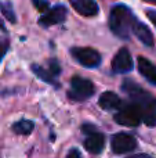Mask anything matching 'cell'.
<instances>
[{"label":"cell","instance_id":"13","mask_svg":"<svg viewBox=\"0 0 156 158\" xmlns=\"http://www.w3.org/2000/svg\"><path fill=\"white\" fill-rule=\"evenodd\" d=\"M138 71L148 82L156 85V65L152 64L148 58L140 56L138 57Z\"/></svg>","mask_w":156,"mask_h":158},{"label":"cell","instance_id":"11","mask_svg":"<svg viewBox=\"0 0 156 158\" xmlns=\"http://www.w3.org/2000/svg\"><path fill=\"white\" fill-rule=\"evenodd\" d=\"M84 147L91 154H99L105 147V136L99 132H90L84 140Z\"/></svg>","mask_w":156,"mask_h":158},{"label":"cell","instance_id":"1","mask_svg":"<svg viewBox=\"0 0 156 158\" xmlns=\"http://www.w3.org/2000/svg\"><path fill=\"white\" fill-rule=\"evenodd\" d=\"M123 90L129 94L130 100L140 108L142 121L148 126L156 125V101L148 92L142 90L140 86L131 81H124Z\"/></svg>","mask_w":156,"mask_h":158},{"label":"cell","instance_id":"9","mask_svg":"<svg viewBox=\"0 0 156 158\" xmlns=\"http://www.w3.org/2000/svg\"><path fill=\"white\" fill-rule=\"evenodd\" d=\"M134 67L133 64V58L130 56V52L126 49V47H122L116 56L113 57L112 61V71L115 74H126V72H130Z\"/></svg>","mask_w":156,"mask_h":158},{"label":"cell","instance_id":"7","mask_svg":"<svg viewBox=\"0 0 156 158\" xmlns=\"http://www.w3.org/2000/svg\"><path fill=\"white\" fill-rule=\"evenodd\" d=\"M112 150L115 154H124L137 148V139L130 133H118L112 137Z\"/></svg>","mask_w":156,"mask_h":158},{"label":"cell","instance_id":"3","mask_svg":"<svg viewBox=\"0 0 156 158\" xmlns=\"http://www.w3.org/2000/svg\"><path fill=\"white\" fill-rule=\"evenodd\" d=\"M96 92L94 83L90 79H86L82 77H73L71 81V87H69L68 96L69 98L75 101H84L90 98Z\"/></svg>","mask_w":156,"mask_h":158},{"label":"cell","instance_id":"14","mask_svg":"<svg viewBox=\"0 0 156 158\" xmlns=\"http://www.w3.org/2000/svg\"><path fill=\"white\" fill-rule=\"evenodd\" d=\"M98 104L102 110H107V111H111V110H119L123 104V101L119 98V96L113 92H105L101 94L98 100Z\"/></svg>","mask_w":156,"mask_h":158},{"label":"cell","instance_id":"10","mask_svg":"<svg viewBox=\"0 0 156 158\" xmlns=\"http://www.w3.org/2000/svg\"><path fill=\"white\" fill-rule=\"evenodd\" d=\"M69 3L80 15L84 17H94L99 11L96 0H69Z\"/></svg>","mask_w":156,"mask_h":158},{"label":"cell","instance_id":"12","mask_svg":"<svg viewBox=\"0 0 156 158\" xmlns=\"http://www.w3.org/2000/svg\"><path fill=\"white\" fill-rule=\"evenodd\" d=\"M131 32L140 39V42H142L145 46H154V35L149 31V28L146 27L145 24L137 19V17L134 18V22H133V28Z\"/></svg>","mask_w":156,"mask_h":158},{"label":"cell","instance_id":"17","mask_svg":"<svg viewBox=\"0 0 156 158\" xmlns=\"http://www.w3.org/2000/svg\"><path fill=\"white\" fill-rule=\"evenodd\" d=\"M8 49H10V40L4 36H0V64H2L4 56L7 54Z\"/></svg>","mask_w":156,"mask_h":158},{"label":"cell","instance_id":"22","mask_svg":"<svg viewBox=\"0 0 156 158\" xmlns=\"http://www.w3.org/2000/svg\"><path fill=\"white\" fill-rule=\"evenodd\" d=\"M144 2H146V3H154V4H156V0H144Z\"/></svg>","mask_w":156,"mask_h":158},{"label":"cell","instance_id":"15","mask_svg":"<svg viewBox=\"0 0 156 158\" xmlns=\"http://www.w3.org/2000/svg\"><path fill=\"white\" fill-rule=\"evenodd\" d=\"M13 132L17 135H22V136H26V135H30L35 128L32 121H28V119H21L18 122L13 123Z\"/></svg>","mask_w":156,"mask_h":158},{"label":"cell","instance_id":"4","mask_svg":"<svg viewBox=\"0 0 156 158\" xmlns=\"http://www.w3.org/2000/svg\"><path fill=\"white\" fill-rule=\"evenodd\" d=\"M115 121L123 126H138L142 122L141 111L134 103L122 104L119 111L115 114Z\"/></svg>","mask_w":156,"mask_h":158},{"label":"cell","instance_id":"2","mask_svg":"<svg viewBox=\"0 0 156 158\" xmlns=\"http://www.w3.org/2000/svg\"><path fill=\"white\" fill-rule=\"evenodd\" d=\"M135 15L131 13L127 6L116 4L109 13V28L118 38L123 40H129L131 35V28Z\"/></svg>","mask_w":156,"mask_h":158},{"label":"cell","instance_id":"18","mask_svg":"<svg viewBox=\"0 0 156 158\" xmlns=\"http://www.w3.org/2000/svg\"><path fill=\"white\" fill-rule=\"evenodd\" d=\"M33 4L36 6V8H37L39 11H41V13H44V11L49 10V2H46V0H32Z\"/></svg>","mask_w":156,"mask_h":158},{"label":"cell","instance_id":"6","mask_svg":"<svg viewBox=\"0 0 156 158\" xmlns=\"http://www.w3.org/2000/svg\"><path fill=\"white\" fill-rule=\"evenodd\" d=\"M32 71L35 72V75L41 81L47 82L50 85H57V77L60 75L61 68L60 64L57 63V60H50L49 61V67L44 68L41 65H37V64H33L32 65Z\"/></svg>","mask_w":156,"mask_h":158},{"label":"cell","instance_id":"8","mask_svg":"<svg viewBox=\"0 0 156 158\" xmlns=\"http://www.w3.org/2000/svg\"><path fill=\"white\" fill-rule=\"evenodd\" d=\"M66 14H68V11H66L65 6L62 4L54 6L51 10H47V13H44L39 18V25L43 28H49V27H53V25L62 24L66 19Z\"/></svg>","mask_w":156,"mask_h":158},{"label":"cell","instance_id":"16","mask_svg":"<svg viewBox=\"0 0 156 158\" xmlns=\"http://www.w3.org/2000/svg\"><path fill=\"white\" fill-rule=\"evenodd\" d=\"M0 10H2L3 15L8 19L10 22H15L17 18H15V14H14V10H13V6L10 3H0Z\"/></svg>","mask_w":156,"mask_h":158},{"label":"cell","instance_id":"21","mask_svg":"<svg viewBox=\"0 0 156 158\" xmlns=\"http://www.w3.org/2000/svg\"><path fill=\"white\" fill-rule=\"evenodd\" d=\"M129 158H151V157L145 156V154H138V156H133V157H129Z\"/></svg>","mask_w":156,"mask_h":158},{"label":"cell","instance_id":"5","mask_svg":"<svg viewBox=\"0 0 156 158\" xmlns=\"http://www.w3.org/2000/svg\"><path fill=\"white\" fill-rule=\"evenodd\" d=\"M71 54L75 60L87 68H96L101 64V54L91 47H72Z\"/></svg>","mask_w":156,"mask_h":158},{"label":"cell","instance_id":"19","mask_svg":"<svg viewBox=\"0 0 156 158\" xmlns=\"http://www.w3.org/2000/svg\"><path fill=\"white\" fill-rule=\"evenodd\" d=\"M66 158H82V154H80V151L77 150V148H72V150L68 153Z\"/></svg>","mask_w":156,"mask_h":158},{"label":"cell","instance_id":"20","mask_svg":"<svg viewBox=\"0 0 156 158\" xmlns=\"http://www.w3.org/2000/svg\"><path fill=\"white\" fill-rule=\"evenodd\" d=\"M146 17L154 22V25L156 27V10H146Z\"/></svg>","mask_w":156,"mask_h":158}]
</instances>
